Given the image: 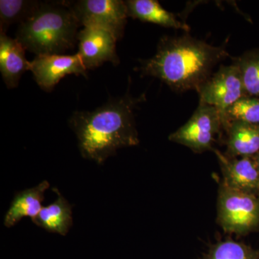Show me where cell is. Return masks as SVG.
<instances>
[{
	"label": "cell",
	"instance_id": "ac0fdd59",
	"mask_svg": "<svg viewBox=\"0 0 259 259\" xmlns=\"http://www.w3.org/2000/svg\"><path fill=\"white\" fill-rule=\"evenodd\" d=\"M241 71L242 81L247 96L259 98V52L250 51L233 61Z\"/></svg>",
	"mask_w": 259,
	"mask_h": 259
},
{
	"label": "cell",
	"instance_id": "9c48e42d",
	"mask_svg": "<svg viewBox=\"0 0 259 259\" xmlns=\"http://www.w3.org/2000/svg\"><path fill=\"white\" fill-rule=\"evenodd\" d=\"M79 53L87 70L93 69L106 62L117 66L120 59L116 51L117 38L111 32L94 27H83L78 32Z\"/></svg>",
	"mask_w": 259,
	"mask_h": 259
},
{
	"label": "cell",
	"instance_id": "8992f818",
	"mask_svg": "<svg viewBox=\"0 0 259 259\" xmlns=\"http://www.w3.org/2000/svg\"><path fill=\"white\" fill-rule=\"evenodd\" d=\"M70 4L82 26L103 29L117 40L123 37L128 18L125 1L79 0Z\"/></svg>",
	"mask_w": 259,
	"mask_h": 259
},
{
	"label": "cell",
	"instance_id": "52a82bcc",
	"mask_svg": "<svg viewBox=\"0 0 259 259\" xmlns=\"http://www.w3.org/2000/svg\"><path fill=\"white\" fill-rule=\"evenodd\" d=\"M199 103L206 104L224 113L235 102L247 96L242 81L241 71L234 62L221 66L217 72L199 89Z\"/></svg>",
	"mask_w": 259,
	"mask_h": 259
},
{
	"label": "cell",
	"instance_id": "7c38bea8",
	"mask_svg": "<svg viewBox=\"0 0 259 259\" xmlns=\"http://www.w3.org/2000/svg\"><path fill=\"white\" fill-rule=\"evenodd\" d=\"M50 187L48 181H42L36 187L27 189L15 195L10 209L5 214L4 225L8 228L18 224L24 218L33 221L40 212L44 194Z\"/></svg>",
	"mask_w": 259,
	"mask_h": 259
},
{
	"label": "cell",
	"instance_id": "ffe728a7",
	"mask_svg": "<svg viewBox=\"0 0 259 259\" xmlns=\"http://www.w3.org/2000/svg\"><path fill=\"white\" fill-rule=\"evenodd\" d=\"M255 162H256L257 166H258V171H259V152L257 153L255 156Z\"/></svg>",
	"mask_w": 259,
	"mask_h": 259
},
{
	"label": "cell",
	"instance_id": "e0dca14e",
	"mask_svg": "<svg viewBox=\"0 0 259 259\" xmlns=\"http://www.w3.org/2000/svg\"><path fill=\"white\" fill-rule=\"evenodd\" d=\"M200 259H259V249L230 238L211 245Z\"/></svg>",
	"mask_w": 259,
	"mask_h": 259
},
{
	"label": "cell",
	"instance_id": "5b68a950",
	"mask_svg": "<svg viewBox=\"0 0 259 259\" xmlns=\"http://www.w3.org/2000/svg\"><path fill=\"white\" fill-rule=\"evenodd\" d=\"M222 115L215 107L199 103L188 122L170 135L168 139L190 148L195 153L214 151V145L223 140Z\"/></svg>",
	"mask_w": 259,
	"mask_h": 259
},
{
	"label": "cell",
	"instance_id": "d6986e66",
	"mask_svg": "<svg viewBox=\"0 0 259 259\" xmlns=\"http://www.w3.org/2000/svg\"><path fill=\"white\" fill-rule=\"evenodd\" d=\"M222 120L223 125L233 121L259 125V98L242 97L227 109L222 115Z\"/></svg>",
	"mask_w": 259,
	"mask_h": 259
},
{
	"label": "cell",
	"instance_id": "7a4b0ae2",
	"mask_svg": "<svg viewBox=\"0 0 259 259\" xmlns=\"http://www.w3.org/2000/svg\"><path fill=\"white\" fill-rule=\"evenodd\" d=\"M228 56L223 46L214 47L188 34L164 35L155 55L141 61L139 71L143 76L157 78L175 91L197 92L212 74L214 66Z\"/></svg>",
	"mask_w": 259,
	"mask_h": 259
},
{
	"label": "cell",
	"instance_id": "2e32d148",
	"mask_svg": "<svg viewBox=\"0 0 259 259\" xmlns=\"http://www.w3.org/2000/svg\"><path fill=\"white\" fill-rule=\"evenodd\" d=\"M25 49L20 42L15 38L13 47L8 59L3 66H0L3 79L8 89L18 86L22 75L29 71V62L25 58Z\"/></svg>",
	"mask_w": 259,
	"mask_h": 259
},
{
	"label": "cell",
	"instance_id": "ba28073f",
	"mask_svg": "<svg viewBox=\"0 0 259 259\" xmlns=\"http://www.w3.org/2000/svg\"><path fill=\"white\" fill-rule=\"evenodd\" d=\"M29 71L39 87L46 92H51L66 75L87 76L79 53L73 55L36 56L29 62Z\"/></svg>",
	"mask_w": 259,
	"mask_h": 259
},
{
	"label": "cell",
	"instance_id": "3957f363",
	"mask_svg": "<svg viewBox=\"0 0 259 259\" xmlns=\"http://www.w3.org/2000/svg\"><path fill=\"white\" fill-rule=\"evenodd\" d=\"M81 26L68 2H44L19 25L15 38L36 56L63 55L74 49Z\"/></svg>",
	"mask_w": 259,
	"mask_h": 259
},
{
	"label": "cell",
	"instance_id": "277c9868",
	"mask_svg": "<svg viewBox=\"0 0 259 259\" xmlns=\"http://www.w3.org/2000/svg\"><path fill=\"white\" fill-rule=\"evenodd\" d=\"M217 221L228 233L245 236L259 228V197L235 190L221 182Z\"/></svg>",
	"mask_w": 259,
	"mask_h": 259
},
{
	"label": "cell",
	"instance_id": "9a60e30c",
	"mask_svg": "<svg viewBox=\"0 0 259 259\" xmlns=\"http://www.w3.org/2000/svg\"><path fill=\"white\" fill-rule=\"evenodd\" d=\"M40 2L33 0H1L0 32L7 33L15 23H23L36 10Z\"/></svg>",
	"mask_w": 259,
	"mask_h": 259
},
{
	"label": "cell",
	"instance_id": "30bf717a",
	"mask_svg": "<svg viewBox=\"0 0 259 259\" xmlns=\"http://www.w3.org/2000/svg\"><path fill=\"white\" fill-rule=\"evenodd\" d=\"M223 183L235 190L259 197V171L255 156L233 158L214 149Z\"/></svg>",
	"mask_w": 259,
	"mask_h": 259
},
{
	"label": "cell",
	"instance_id": "6da1fadb",
	"mask_svg": "<svg viewBox=\"0 0 259 259\" xmlns=\"http://www.w3.org/2000/svg\"><path fill=\"white\" fill-rule=\"evenodd\" d=\"M144 97H133L128 90L124 96L112 99L93 111L74 112L69 125L82 157L100 165L117 150L139 145L134 110Z\"/></svg>",
	"mask_w": 259,
	"mask_h": 259
},
{
	"label": "cell",
	"instance_id": "8fae6325",
	"mask_svg": "<svg viewBox=\"0 0 259 259\" xmlns=\"http://www.w3.org/2000/svg\"><path fill=\"white\" fill-rule=\"evenodd\" d=\"M224 153L230 157H250L259 152V125L246 122H228L223 124Z\"/></svg>",
	"mask_w": 259,
	"mask_h": 259
},
{
	"label": "cell",
	"instance_id": "4fadbf2b",
	"mask_svg": "<svg viewBox=\"0 0 259 259\" xmlns=\"http://www.w3.org/2000/svg\"><path fill=\"white\" fill-rule=\"evenodd\" d=\"M125 3L128 18L165 28L179 29L186 32L190 30L187 23L180 21L176 15L167 11L156 0H127Z\"/></svg>",
	"mask_w": 259,
	"mask_h": 259
},
{
	"label": "cell",
	"instance_id": "5bb4252c",
	"mask_svg": "<svg viewBox=\"0 0 259 259\" xmlns=\"http://www.w3.org/2000/svg\"><path fill=\"white\" fill-rule=\"evenodd\" d=\"M53 190L57 194V199L42 207L32 223L50 233L66 236L73 225L72 207L57 189Z\"/></svg>",
	"mask_w": 259,
	"mask_h": 259
}]
</instances>
